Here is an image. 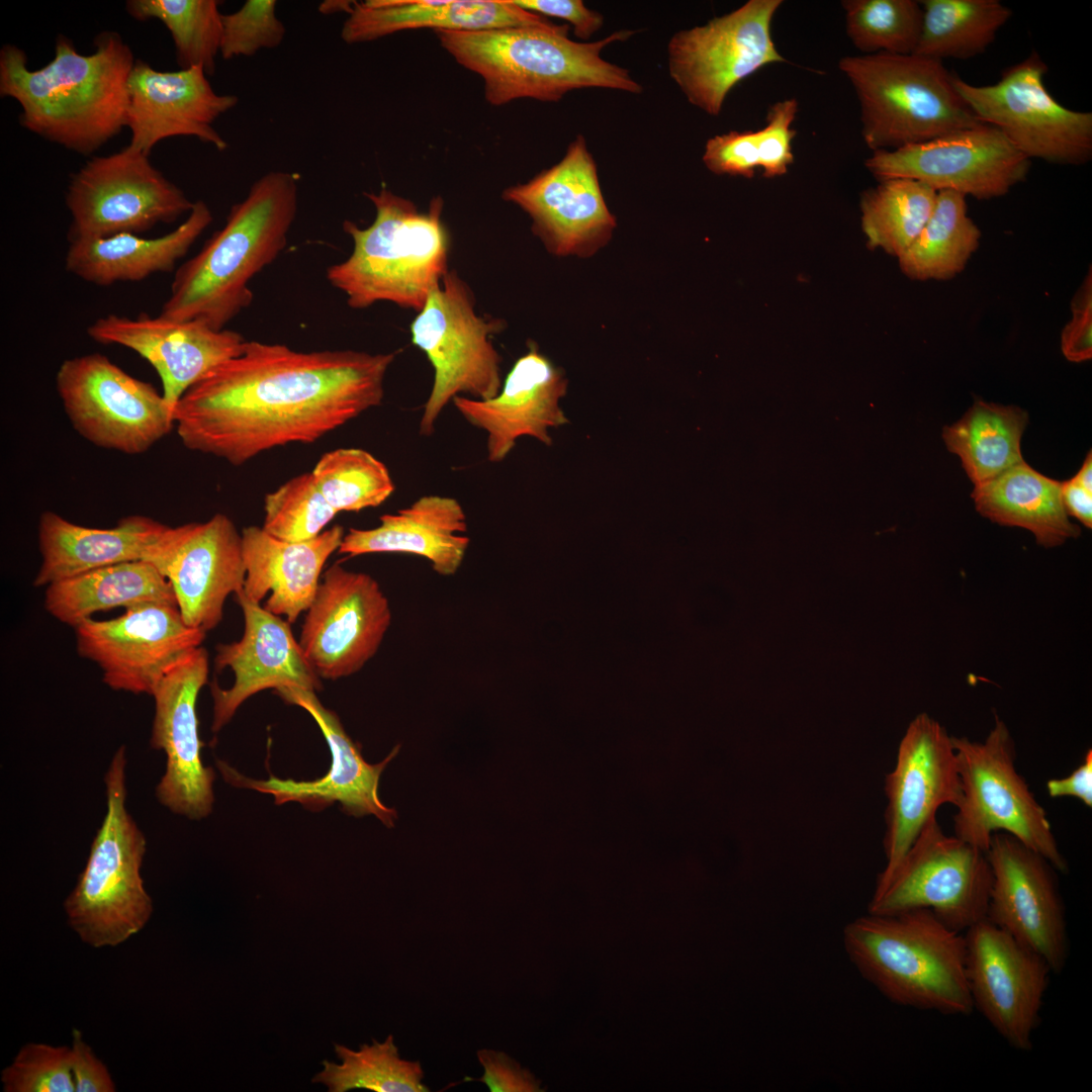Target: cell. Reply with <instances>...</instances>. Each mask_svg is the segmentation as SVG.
I'll list each match as a JSON object with an SVG mask.
<instances>
[{"instance_id": "cell-14", "label": "cell", "mask_w": 1092, "mask_h": 1092, "mask_svg": "<svg viewBox=\"0 0 1092 1092\" xmlns=\"http://www.w3.org/2000/svg\"><path fill=\"white\" fill-rule=\"evenodd\" d=\"M56 387L73 428L98 447L141 454L174 428L163 394L100 353L65 360Z\"/></svg>"}, {"instance_id": "cell-38", "label": "cell", "mask_w": 1092, "mask_h": 1092, "mask_svg": "<svg viewBox=\"0 0 1092 1092\" xmlns=\"http://www.w3.org/2000/svg\"><path fill=\"white\" fill-rule=\"evenodd\" d=\"M981 231L968 214L966 196L938 191L926 224L898 258L914 280H949L960 274L979 247Z\"/></svg>"}, {"instance_id": "cell-15", "label": "cell", "mask_w": 1092, "mask_h": 1092, "mask_svg": "<svg viewBox=\"0 0 1092 1092\" xmlns=\"http://www.w3.org/2000/svg\"><path fill=\"white\" fill-rule=\"evenodd\" d=\"M194 202L167 179L149 156L128 145L93 157L72 175L66 192L69 242L142 235L189 213Z\"/></svg>"}, {"instance_id": "cell-52", "label": "cell", "mask_w": 1092, "mask_h": 1092, "mask_svg": "<svg viewBox=\"0 0 1092 1092\" xmlns=\"http://www.w3.org/2000/svg\"><path fill=\"white\" fill-rule=\"evenodd\" d=\"M477 1059L483 1067V1076L478 1079L465 1078V1081L483 1082L491 1092L538 1090V1084L532 1076L506 1054L483 1049L477 1052Z\"/></svg>"}, {"instance_id": "cell-6", "label": "cell", "mask_w": 1092, "mask_h": 1092, "mask_svg": "<svg viewBox=\"0 0 1092 1092\" xmlns=\"http://www.w3.org/2000/svg\"><path fill=\"white\" fill-rule=\"evenodd\" d=\"M845 952L861 977L889 1001L944 1015H970L962 932L930 910L855 918L842 933Z\"/></svg>"}, {"instance_id": "cell-26", "label": "cell", "mask_w": 1092, "mask_h": 1092, "mask_svg": "<svg viewBox=\"0 0 1092 1092\" xmlns=\"http://www.w3.org/2000/svg\"><path fill=\"white\" fill-rule=\"evenodd\" d=\"M88 336L103 345L128 348L158 373L162 394L175 411L182 395L210 370L241 355L247 341L231 330H214L201 321H175L161 314L136 317L114 313L97 318Z\"/></svg>"}, {"instance_id": "cell-53", "label": "cell", "mask_w": 1092, "mask_h": 1092, "mask_svg": "<svg viewBox=\"0 0 1092 1092\" xmlns=\"http://www.w3.org/2000/svg\"><path fill=\"white\" fill-rule=\"evenodd\" d=\"M71 1071L77 1092H113L115 1084L106 1066L83 1039L79 1029H73Z\"/></svg>"}, {"instance_id": "cell-36", "label": "cell", "mask_w": 1092, "mask_h": 1092, "mask_svg": "<svg viewBox=\"0 0 1092 1092\" xmlns=\"http://www.w3.org/2000/svg\"><path fill=\"white\" fill-rule=\"evenodd\" d=\"M149 603L176 605L170 582L150 562L135 560L91 570L47 585L44 608L75 628L99 611Z\"/></svg>"}, {"instance_id": "cell-37", "label": "cell", "mask_w": 1092, "mask_h": 1092, "mask_svg": "<svg viewBox=\"0 0 1092 1092\" xmlns=\"http://www.w3.org/2000/svg\"><path fill=\"white\" fill-rule=\"evenodd\" d=\"M1027 422V413L1017 406L977 400L961 420L944 427L942 439L979 485L1023 460L1020 441Z\"/></svg>"}, {"instance_id": "cell-33", "label": "cell", "mask_w": 1092, "mask_h": 1092, "mask_svg": "<svg viewBox=\"0 0 1092 1092\" xmlns=\"http://www.w3.org/2000/svg\"><path fill=\"white\" fill-rule=\"evenodd\" d=\"M166 528L141 515L124 517L112 528H89L46 511L38 523L41 563L33 584L47 586L105 566L143 560Z\"/></svg>"}, {"instance_id": "cell-49", "label": "cell", "mask_w": 1092, "mask_h": 1092, "mask_svg": "<svg viewBox=\"0 0 1092 1092\" xmlns=\"http://www.w3.org/2000/svg\"><path fill=\"white\" fill-rule=\"evenodd\" d=\"M702 161L716 175L752 177L759 168L758 131L731 130L710 138Z\"/></svg>"}, {"instance_id": "cell-50", "label": "cell", "mask_w": 1092, "mask_h": 1092, "mask_svg": "<svg viewBox=\"0 0 1092 1092\" xmlns=\"http://www.w3.org/2000/svg\"><path fill=\"white\" fill-rule=\"evenodd\" d=\"M1072 317L1061 335V349L1067 360L1075 363L1092 357V277L1091 270L1071 302Z\"/></svg>"}, {"instance_id": "cell-25", "label": "cell", "mask_w": 1092, "mask_h": 1092, "mask_svg": "<svg viewBox=\"0 0 1092 1092\" xmlns=\"http://www.w3.org/2000/svg\"><path fill=\"white\" fill-rule=\"evenodd\" d=\"M884 851L886 866L878 878L890 875L925 825L944 804L961 799V782L951 736L926 713L909 724L895 767L885 779Z\"/></svg>"}, {"instance_id": "cell-8", "label": "cell", "mask_w": 1092, "mask_h": 1092, "mask_svg": "<svg viewBox=\"0 0 1092 1092\" xmlns=\"http://www.w3.org/2000/svg\"><path fill=\"white\" fill-rule=\"evenodd\" d=\"M838 66L855 91L861 135L872 152L983 123L956 91L941 61L881 53L844 57Z\"/></svg>"}, {"instance_id": "cell-10", "label": "cell", "mask_w": 1092, "mask_h": 1092, "mask_svg": "<svg viewBox=\"0 0 1092 1092\" xmlns=\"http://www.w3.org/2000/svg\"><path fill=\"white\" fill-rule=\"evenodd\" d=\"M961 782L953 815L954 835L986 852L1001 831L1042 855L1056 871L1067 873L1045 810L1015 767V747L1005 723L996 718L983 742L951 736Z\"/></svg>"}, {"instance_id": "cell-46", "label": "cell", "mask_w": 1092, "mask_h": 1092, "mask_svg": "<svg viewBox=\"0 0 1092 1092\" xmlns=\"http://www.w3.org/2000/svg\"><path fill=\"white\" fill-rule=\"evenodd\" d=\"M4 1092H74L71 1048L29 1042L1 1072Z\"/></svg>"}, {"instance_id": "cell-31", "label": "cell", "mask_w": 1092, "mask_h": 1092, "mask_svg": "<svg viewBox=\"0 0 1092 1092\" xmlns=\"http://www.w3.org/2000/svg\"><path fill=\"white\" fill-rule=\"evenodd\" d=\"M466 514L450 496L424 495L395 514H385L372 529L351 528L338 552L347 557L369 553H407L428 559L443 576L460 568L470 539Z\"/></svg>"}, {"instance_id": "cell-39", "label": "cell", "mask_w": 1092, "mask_h": 1092, "mask_svg": "<svg viewBox=\"0 0 1092 1092\" xmlns=\"http://www.w3.org/2000/svg\"><path fill=\"white\" fill-rule=\"evenodd\" d=\"M922 27L915 55L941 61L985 53L1012 10L999 0H922Z\"/></svg>"}, {"instance_id": "cell-16", "label": "cell", "mask_w": 1092, "mask_h": 1092, "mask_svg": "<svg viewBox=\"0 0 1092 1092\" xmlns=\"http://www.w3.org/2000/svg\"><path fill=\"white\" fill-rule=\"evenodd\" d=\"M502 198L528 214L532 233L558 257L593 255L610 241L617 224L582 134L569 143L558 163L506 188Z\"/></svg>"}, {"instance_id": "cell-13", "label": "cell", "mask_w": 1092, "mask_h": 1092, "mask_svg": "<svg viewBox=\"0 0 1092 1092\" xmlns=\"http://www.w3.org/2000/svg\"><path fill=\"white\" fill-rule=\"evenodd\" d=\"M782 4V0H748L670 36L668 73L690 104L716 117L738 83L767 65L787 62L771 35V22Z\"/></svg>"}, {"instance_id": "cell-44", "label": "cell", "mask_w": 1092, "mask_h": 1092, "mask_svg": "<svg viewBox=\"0 0 1092 1092\" xmlns=\"http://www.w3.org/2000/svg\"><path fill=\"white\" fill-rule=\"evenodd\" d=\"M846 33L862 55L914 54L922 27L915 0H844Z\"/></svg>"}, {"instance_id": "cell-47", "label": "cell", "mask_w": 1092, "mask_h": 1092, "mask_svg": "<svg viewBox=\"0 0 1092 1092\" xmlns=\"http://www.w3.org/2000/svg\"><path fill=\"white\" fill-rule=\"evenodd\" d=\"M276 1L248 0L238 10L222 14L220 56L224 60L251 57L281 44L285 26L276 15Z\"/></svg>"}, {"instance_id": "cell-48", "label": "cell", "mask_w": 1092, "mask_h": 1092, "mask_svg": "<svg viewBox=\"0 0 1092 1092\" xmlns=\"http://www.w3.org/2000/svg\"><path fill=\"white\" fill-rule=\"evenodd\" d=\"M798 112V101L788 98L774 103L766 114V124L758 131L759 168L763 176L772 178L788 172L794 162L792 140L796 131L791 124Z\"/></svg>"}, {"instance_id": "cell-56", "label": "cell", "mask_w": 1092, "mask_h": 1092, "mask_svg": "<svg viewBox=\"0 0 1092 1092\" xmlns=\"http://www.w3.org/2000/svg\"><path fill=\"white\" fill-rule=\"evenodd\" d=\"M1092 454L1089 451L1081 468L1073 477L1081 486L1092 492Z\"/></svg>"}, {"instance_id": "cell-17", "label": "cell", "mask_w": 1092, "mask_h": 1092, "mask_svg": "<svg viewBox=\"0 0 1092 1092\" xmlns=\"http://www.w3.org/2000/svg\"><path fill=\"white\" fill-rule=\"evenodd\" d=\"M864 166L880 181L908 178L936 192L984 200L1003 196L1023 182L1030 160L997 128L981 123L927 142L875 151Z\"/></svg>"}, {"instance_id": "cell-19", "label": "cell", "mask_w": 1092, "mask_h": 1092, "mask_svg": "<svg viewBox=\"0 0 1092 1092\" xmlns=\"http://www.w3.org/2000/svg\"><path fill=\"white\" fill-rule=\"evenodd\" d=\"M275 693L285 703L304 709L314 719L331 751L330 769L312 781L279 779L272 775L267 780H255L240 774L225 761L217 760V768L224 781L237 788L272 795L277 805L296 802L316 812L340 803L342 811L348 815H374L386 827H393L397 813L381 802L378 787L382 771L398 753L399 745L382 761L371 764L363 758L360 745L346 733L337 714L320 702L315 692L284 688Z\"/></svg>"}, {"instance_id": "cell-1", "label": "cell", "mask_w": 1092, "mask_h": 1092, "mask_svg": "<svg viewBox=\"0 0 1092 1092\" xmlns=\"http://www.w3.org/2000/svg\"><path fill=\"white\" fill-rule=\"evenodd\" d=\"M397 352L295 351L247 341L180 398L182 444L239 466L292 443H313L379 405Z\"/></svg>"}, {"instance_id": "cell-35", "label": "cell", "mask_w": 1092, "mask_h": 1092, "mask_svg": "<svg viewBox=\"0 0 1092 1092\" xmlns=\"http://www.w3.org/2000/svg\"><path fill=\"white\" fill-rule=\"evenodd\" d=\"M972 496L982 516L1003 526L1024 528L1044 547L1058 546L1080 534L1064 508L1061 482L1023 460L975 485Z\"/></svg>"}, {"instance_id": "cell-7", "label": "cell", "mask_w": 1092, "mask_h": 1092, "mask_svg": "<svg viewBox=\"0 0 1092 1092\" xmlns=\"http://www.w3.org/2000/svg\"><path fill=\"white\" fill-rule=\"evenodd\" d=\"M126 747L113 754L104 776L106 812L87 862L64 902L69 926L92 947L116 946L140 932L153 913L141 870L143 831L126 808Z\"/></svg>"}, {"instance_id": "cell-24", "label": "cell", "mask_w": 1092, "mask_h": 1092, "mask_svg": "<svg viewBox=\"0 0 1092 1092\" xmlns=\"http://www.w3.org/2000/svg\"><path fill=\"white\" fill-rule=\"evenodd\" d=\"M992 873L986 919L1039 954L1053 974L1065 969L1069 941L1053 866L1005 832L985 852Z\"/></svg>"}, {"instance_id": "cell-21", "label": "cell", "mask_w": 1092, "mask_h": 1092, "mask_svg": "<svg viewBox=\"0 0 1092 1092\" xmlns=\"http://www.w3.org/2000/svg\"><path fill=\"white\" fill-rule=\"evenodd\" d=\"M208 653L202 646L184 654L163 676L152 697L155 715L150 745L166 755L165 772L156 786L159 803L191 820L213 808L212 767L201 759L196 703L208 682Z\"/></svg>"}, {"instance_id": "cell-2", "label": "cell", "mask_w": 1092, "mask_h": 1092, "mask_svg": "<svg viewBox=\"0 0 1092 1092\" xmlns=\"http://www.w3.org/2000/svg\"><path fill=\"white\" fill-rule=\"evenodd\" d=\"M95 51L80 54L59 35L54 58L31 70L14 44L0 51V95L18 102L27 130L81 155H91L126 127L128 78L133 53L114 31L94 40Z\"/></svg>"}, {"instance_id": "cell-51", "label": "cell", "mask_w": 1092, "mask_h": 1092, "mask_svg": "<svg viewBox=\"0 0 1092 1092\" xmlns=\"http://www.w3.org/2000/svg\"><path fill=\"white\" fill-rule=\"evenodd\" d=\"M530 12L562 19L571 26L577 38L587 40L604 25L602 13L587 8L581 0H512Z\"/></svg>"}, {"instance_id": "cell-4", "label": "cell", "mask_w": 1092, "mask_h": 1092, "mask_svg": "<svg viewBox=\"0 0 1092 1092\" xmlns=\"http://www.w3.org/2000/svg\"><path fill=\"white\" fill-rule=\"evenodd\" d=\"M567 24L479 31H434L457 64L483 81L485 101L502 106L517 99L558 102L573 90L600 88L641 94L629 70L602 57L610 44L637 30L620 29L595 41L569 38Z\"/></svg>"}, {"instance_id": "cell-42", "label": "cell", "mask_w": 1092, "mask_h": 1092, "mask_svg": "<svg viewBox=\"0 0 1092 1092\" xmlns=\"http://www.w3.org/2000/svg\"><path fill=\"white\" fill-rule=\"evenodd\" d=\"M340 1064L324 1061V1069L313 1082L322 1083L331 1092L368 1089L375 1092H427L422 1082L424 1072L420 1062L399 1057L393 1036L383 1042L373 1040L358 1051L335 1044Z\"/></svg>"}, {"instance_id": "cell-23", "label": "cell", "mask_w": 1092, "mask_h": 1092, "mask_svg": "<svg viewBox=\"0 0 1092 1092\" xmlns=\"http://www.w3.org/2000/svg\"><path fill=\"white\" fill-rule=\"evenodd\" d=\"M964 937L974 1009L1012 1048L1030 1051L1053 974L1050 966L987 919L967 929Z\"/></svg>"}, {"instance_id": "cell-3", "label": "cell", "mask_w": 1092, "mask_h": 1092, "mask_svg": "<svg viewBox=\"0 0 1092 1092\" xmlns=\"http://www.w3.org/2000/svg\"><path fill=\"white\" fill-rule=\"evenodd\" d=\"M297 208L296 175H262L231 207L224 225L176 269L160 314L223 330L251 304L249 283L283 251Z\"/></svg>"}, {"instance_id": "cell-12", "label": "cell", "mask_w": 1092, "mask_h": 1092, "mask_svg": "<svg viewBox=\"0 0 1092 1092\" xmlns=\"http://www.w3.org/2000/svg\"><path fill=\"white\" fill-rule=\"evenodd\" d=\"M1036 53L1005 69L991 85L952 74V85L977 118L997 128L1029 160L1083 165L1092 157V113L1067 108L1048 91Z\"/></svg>"}, {"instance_id": "cell-11", "label": "cell", "mask_w": 1092, "mask_h": 1092, "mask_svg": "<svg viewBox=\"0 0 1092 1092\" xmlns=\"http://www.w3.org/2000/svg\"><path fill=\"white\" fill-rule=\"evenodd\" d=\"M991 885L986 853L945 834L935 817L893 872L877 879L868 912L927 909L946 926L965 932L986 919Z\"/></svg>"}, {"instance_id": "cell-28", "label": "cell", "mask_w": 1092, "mask_h": 1092, "mask_svg": "<svg viewBox=\"0 0 1092 1092\" xmlns=\"http://www.w3.org/2000/svg\"><path fill=\"white\" fill-rule=\"evenodd\" d=\"M207 77L201 67L163 72L135 60L127 85L128 146L150 156L165 139L193 136L224 151L228 143L213 123L239 99L215 92Z\"/></svg>"}, {"instance_id": "cell-32", "label": "cell", "mask_w": 1092, "mask_h": 1092, "mask_svg": "<svg viewBox=\"0 0 1092 1092\" xmlns=\"http://www.w3.org/2000/svg\"><path fill=\"white\" fill-rule=\"evenodd\" d=\"M554 25L512 0H367L353 2L341 38L351 44L412 29L479 31Z\"/></svg>"}, {"instance_id": "cell-30", "label": "cell", "mask_w": 1092, "mask_h": 1092, "mask_svg": "<svg viewBox=\"0 0 1092 1092\" xmlns=\"http://www.w3.org/2000/svg\"><path fill=\"white\" fill-rule=\"evenodd\" d=\"M241 534L246 568L243 593L259 604L270 594L264 609L285 616L289 624L311 605L324 565L345 535L340 525L299 542L280 540L256 526L244 528Z\"/></svg>"}, {"instance_id": "cell-41", "label": "cell", "mask_w": 1092, "mask_h": 1092, "mask_svg": "<svg viewBox=\"0 0 1092 1092\" xmlns=\"http://www.w3.org/2000/svg\"><path fill=\"white\" fill-rule=\"evenodd\" d=\"M216 0H129L136 20H160L170 31L180 69L201 67L209 76L220 55L222 13Z\"/></svg>"}, {"instance_id": "cell-5", "label": "cell", "mask_w": 1092, "mask_h": 1092, "mask_svg": "<svg viewBox=\"0 0 1092 1092\" xmlns=\"http://www.w3.org/2000/svg\"><path fill=\"white\" fill-rule=\"evenodd\" d=\"M364 195L375 208L367 228L351 220L343 230L353 250L330 266L327 279L354 309L387 301L418 312L448 269L449 236L442 220L444 201L434 197L427 211L383 186Z\"/></svg>"}, {"instance_id": "cell-55", "label": "cell", "mask_w": 1092, "mask_h": 1092, "mask_svg": "<svg viewBox=\"0 0 1092 1092\" xmlns=\"http://www.w3.org/2000/svg\"><path fill=\"white\" fill-rule=\"evenodd\" d=\"M1062 500L1066 513L1085 527H1092V492L1081 486L1074 478L1061 482Z\"/></svg>"}, {"instance_id": "cell-54", "label": "cell", "mask_w": 1092, "mask_h": 1092, "mask_svg": "<svg viewBox=\"0 0 1092 1092\" xmlns=\"http://www.w3.org/2000/svg\"><path fill=\"white\" fill-rule=\"evenodd\" d=\"M1051 798L1072 797L1092 807V750L1088 749L1082 763L1069 776L1046 782Z\"/></svg>"}, {"instance_id": "cell-34", "label": "cell", "mask_w": 1092, "mask_h": 1092, "mask_svg": "<svg viewBox=\"0 0 1092 1092\" xmlns=\"http://www.w3.org/2000/svg\"><path fill=\"white\" fill-rule=\"evenodd\" d=\"M211 221L210 208L197 200L183 222L161 237L120 234L71 241L65 266L69 273L98 286L142 281L173 271Z\"/></svg>"}, {"instance_id": "cell-9", "label": "cell", "mask_w": 1092, "mask_h": 1092, "mask_svg": "<svg viewBox=\"0 0 1092 1092\" xmlns=\"http://www.w3.org/2000/svg\"><path fill=\"white\" fill-rule=\"evenodd\" d=\"M505 328L504 320L478 314L472 290L455 270L431 290L410 328L412 343L434 371L420 420L422 436L433 434L439 416L455 396L488 399L499 392L502 356L492 337Z\"/></svg>"}, {"instance_id": "cell-43", "label": "cell", "mask_w": 1092, "mask_h": 1092, "mask_svg": "<svg viewBox=\"0 0 1092 1092\" xmlns=\"http://www.w3.org/2000/svg\"><path fill=\"white\" fill-rule=\"evenodd\" d=\"M311 473L337 513L378 507L395 488L385 464L359 448H339L325 453Z\"/></svg>"}, {"instance_id": "cell-45", "label": "cell", "mask_w": 1092, "mask_h": 1092, "mask_svg": "<svg viewBox=\"0 0 1092 1092\" xmlns=\"http://www.w3.org/2000/svg\"><path fill=\"white\" fill-rule=\"evenodd\" d=\"M336 514L312 473L306 472L265 495L262 528L280 540L306 541L325 531Z\"/></svg>"}, {"instance_id": "cell-29", "label": "cell", "mask_w": 1092, "mask_h": 1092, "mask_svg": "<svg viewBox=\"0 0 1092 1092\" xmlns=\"http://www.w3.org/2000/svg\"><path fill=\"white\" fill-rule=\"evenodd\" d=\"M566 390L564 373L531 344L514 363L495 396L476 399L458 395L452 402L466 422L486 433L487 459L496 463L521 437L551 445L549 430L567 423L560 407Z\"/></svg>"}, {"instance_id": "cell-20", "label": "cell", "mask_w": 1092, "mask_h": 1092, "mask_svg": "<svg viewBox=\"0 0 1092 1092\" xmlns=\"http://www.w3.org/2000/svg\"><path fill=\"white\" fill-rule=\"evenodd\" d=\"M390 623L377 580L335 563L321 578L298 643L316 674L335 680L356 673L376 654Z\"/></svg>"}, {"instance_id": "cell-40", "label": "cell", "mask_w": 1092, "mask_h": 1092, "mask_svg": "<svg viewBox=\"0 0 1092 1092\" xmlns=\"http://www.w3.org/2000/svg\"><path fill=\"white\" fill-rule=\"evenodd\" d=\"M880 182L861 195L862 231L869 247L899 258L929 219L937 192L921 181L908 178Z\"/></svg>"}, {"instance_id": "cell-18", "label": "cell", "mask_w": 1092, "mask_h": 1092, "mask_svg": "<svg viewBox=\"0 0 1092 1092\" xmlns=\"http://www.w3.org/2000/svg\"><path fill=\"white\" fill-rule=\"evenodd\" d=\"M78 654L95 662L114 691L152 696L167 671L201 646L206 633L186 625L178 606L149 603L110 620L87 619L74 628Z\"/></svg>"}, {"instance_id": "cell-22", "label": "cell", "mask_w": 1092, "mask_h": 1092, "mask_svg": "<svg viewBox=\"0 0 1092 1092\" xmlns=\"http://www.w3.org/2000/svg\"><path fill=\"white\" fill-rule=\"evenodd\" d=\"M143 560L170 582L186 625L205 633L221 622L226 598L244 588L242 534L223 514L167 526Z\"/></svg>"}, {"instance_id": "cell-27", "label": "cell", "mask_w": 1092, "mask_h": 1092, "mask_svg": "<svg viewBox=\"0 0 1092 1092\" xmlns=\"http://www.w3.org/2000/svg\"><path fill=\"white\" fill-rule=\"evenodd\" d=\"M236 598L245 628L239 641L216 646L215 671L231 668L235 681L229 689H221L215 680L210 684L213 733L232 720L246 700L261 691L298 688L315 692L323 688L290 624L248 599L243 589Z\"/></svg>"}]
</instances>
